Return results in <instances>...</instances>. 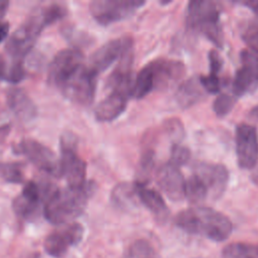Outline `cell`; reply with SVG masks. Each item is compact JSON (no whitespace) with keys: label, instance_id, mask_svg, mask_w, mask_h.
I'll return each mask as SVG.
<instances>
[{"label":"cell","instance_id":"obj_1","mask_svg":"<svg viewBox=\"0 0 258 258\" xmlns=\"http://www.w3.org/2000/svg\"><path fill=\"white\" fill-rule=\"evenodd\" d=\"M175 225L183 232L198 235L215 242H223L233 231L231 220L212 208L194 207L179 212L174 218Z\"/></svg>","mask_w":258,"mask_h":258},{"label":"cell","instance_id":"obj_2","mask_svg":"<svg viewBox=\"0 0 258 258\" xmlns=\"http://www.w3.org/2000/svg\"><path fill=\"white\" fill-rule=\"evenodd\" d=\"M94 186L91 181L82 187L55 188L44 203L45 219L53 225H64L72 222L85 211Z\"/></svg>","mask_w":258,"mask_h":258},{"label":"cell","instance_id":"obj_3","mask_svg":"<svg viewBox=\"0 0 258 258\" xmlns=\"http://www.w3.org/2000/svg\"><path fill=\"white\" fill-rule=\"evenodd\" d=\"M186 23L188 27L204 34L217 46H223L220 8L216 2L207 0L190 1L187 5Z\"/></svg>","mask_w":258,"mask_h":258},{"label":"cell","instance_id":"obj_4","mask_svg":"<svg viewBox=\"0 0 258 258\" xmlns=\"http://www.w3.org/2000/svg\"><path fill=\"white\" fill-rule=\"evenodd\" d=\"M97 75L84 63L60 80L56 87L72 102L89 106L95 97Z\"/></svg>","mask_w":258,"mask_h":258},{"label":"cell","instance_id":"obj_5","mask_svg":"<svg viewBox=\"0 0 258 258\" xmlns=\"http://www.w3.org/2000/svg\"><path fill=\"white\" fill-rule=\"evenodd\" d=\"M47 26L41 8L36 9L10 36L6 51L12 59H21L33 46L41 30Z\"/></svg>","mask_w":258,"mask_h":258},{"label":"cell","instance_id":"obj_6","mask_svg":"<svg viewBox=\"0 0 258 258\" xmlns=\"http://www.w3.org/2000/svg\"><path fill=\"white\" fill-rule=\"evenodd\" d=\"M56 187L49 183H37L29 180L12 202L14 213L22 220L30 221L35 219L40 212V207Z\"/></svg>","mask_w":258,"mask_h":258},{"label":"cell","instance_id":"obj_7","mask_svg":"<svg viewBox=\"0 0 258 258\" xmlns=\"http://www.w3.org/2000/svg\"><path fill=\"white\" fill-rule=\"evenodd\" d=\"M60 167L70 187H82L86 182L87 164L77 152L76 137L66 133L60 137Z\"/></svg>","mask_w":258,"mask_h":258},{"label":"cell","instance_id":"obj_8","mask_svg":"<svg viewBox=\"0 0 258 258\" xmlns=\"http://www.w3.org/2000/svg\"><path fill=\"white\" fill-rule=\"evenodd\" d=\"M13 150L17 154L24 155L47 174L54 177L61 176L60 160L50 148L40 142L30 138L22 139L13 146Z\"/></svg>","mask_w":258,"mask_h":258},{"label":"cell","instance_id":"obj_9","mask_svg":"<svg viewBox=\"0 0 258 258\" xmlns=\"http://www.w3.org/2000/svg\"><path fill=\"white\" fill-rule=\"evenodd\" d=\"M144 4L141 0H95L90 3V12L98 23L109 25L130 17Z\"/></svg>","mask_w":258,"mask_h":258},{"label":"cell","instance_id":"obj_10","mask_svg":"<svg viewBox=\"0 0 258 258\" xmlns=\"http://www.w3.org/2000/svg\"><path fill=\"white\" fill-rule=\"evenodd\" d=\"M133 39L124 35L107 41L93 52L90 57L89 68L96 74L108 69L115 60L121 59L126 54L132 52Z\"/></svg>","mask_w":258,"mask_h":258},{"label":"cell","instance_id":"obj_11","mask_svg":"<svg viewBox=\"0 0 258 258\" xmlns=\"http://www.w3.org/2000/svg\"><path fill=\"white\" fill-rule=\"evenodd\" d=\"M236 156L240 168L252 169L258 161V135L253 125L240 123L235 134Z\"/></svg>","mask_w":258,"mask_h":258},{"label":"cell","instance_id":"obj_12","mask_svg":"<svg viewBox=\"0 0 258 258\" xmlns=\"http://www.w3.org/2000/svg\"><path fill=\"white\" fill-rule=\"evenodd\" d=\"M84 236V227L79 223H70L48 234L44 240L45 252L54 257L60 258L67 254L69 249L78 245Z\"/></svg>","mask_w":258,"mask_h":258},{"label":"cell","instance_id":"obj_13","mask_svg":"<svg viewBox=\"0 0 258 258\" xmlns=\"http://www.w3.org/2000/svg\"><path fill=\"white\" fill-rule=\"evenodd\" d=\"M241 66L237 70L232 88L235 97L253 93L258 88V53L244 49L240 54Z\"/></svg>","mask_w":258,"mask_h":258},{"label":"cell","instance_id":"obj_14","mask_svg":"<svg viewBox=\"0 0 258 258\" xmlns=\"http://www.w3.org/2000/svg\"><path fill=\"white\" fill-rule=\"evenodd\" d=\"M195 173L202 178L209 190V195L213 199H219L226 190L229 171L225 165L221 163L201 162L196 166Z\"/></svg>","mask_w":258,"mask_h":258},{"label":"cell","instance_id":"obj_15","mask_svg":"<svg viewBox=\"0 0 258 258\" xmlns=\"http://www.w3.org/2000/svg\"><path fill=\"white\" fill-rule=\"evenodd\" d=\"M156 181L170 200L180 201L185 198V180L178 166L171 162L164 163L157 169Z\"/></svg>","mask_w":258,"mask_h":258},{"label":"cell","instance_id":"obj_16","mask_svg":"<svg viewBox=\"0 0 258 258\" xmlns=\"http://www.w3.org/2000/svg\"><path fill=\"white\" fill-rule=\"evenodd\" d=\"M84 53L79 48H66L58 51L48 68V82L54 86L66 76L83 64Z\"/></svg>","mask_w":258,"mask_h":258},{"label":"cell","instance_id":"obj_17","mask_svg":"<svg viewBox=\"0 0 258 258\" xmlns=\"http://www.w3.org/2000/svg\"><path fill=\"white\" fill-rule=\"evenodd\" d=\"M148 64L152 71L155 89L166 88L171 83L179 80L185 72L184 64L175 59L157 58Z\"/></svg>","mask_w":258,"mask_h":258},{"label":"cell","instance_id":"obj_18","mask_svg":"<svg viewBox=\"0 0 258 258\" xmlns=\"http://www.w3.org/2000/svg\"><path fill=\"white\" fill-rule=\"evenodd\" d=\"M6 99L10 110L20 121L30 122L36 118V106L24 90L12 88L7 92Z\"/></svg>","mask_w":258,"mask_h":258},{"label":"cell","instance_id":"obj_19","mask_svg":"<svg viewBox=\"0 0 258 258\" xmlns=\"http://www.w3.org/2000/svg\"><path fill=\"white\" fill-rule=\"evenodd\" d=\"M128 96L120 92H111L95 108V118L101 122H111L126 109Z\"/></svg>","mask_w":258,"mask_h":258},{"label":"cell","instance_id":"obj_20","mask_svg":"<svg viewBox=\"0 0 258 258\" xmlns=\"http://www.w3.org/2000/svg\"><path fill=\"white\" fill-rule=\"evenodd\" d=\"M134 183L139 201L155 216L157 220L165 221L168 217L169 211L161 195L155 189L147 187L145 184Z\"/></svg>","mask_w":258,"mask_h":258},{"label":"cell","instance_id":"obj_21","mask_svg":"<svg viewBox=\"0 0 258 258\" xmlns=\"http://www.w3.org/2000/svg\"><path fill=\"white\" fill-rule=\"evenodd\" d=\"M202 85L199 80L189 79L183 82L177 89L175 97L176 101L182 108H187L189 106L198 103L204 96L202 91Z\"/></svg>","mask_w":258,"mask_h":258},{"label":"cell","instance_id":"obj_22","mask_svg":"<svg viewBox=\"0 0 258 258\" xmlns=\"http://www.w3.org/2000/svg\"><path fill=\"white\" fill-rule=\"evenodd\" d=\"M155 89L152 71L147 63L143 67L134 79L131 97L135 99H141Z\"/></svg>","mask_w":258,"mask_h":258},{"label":"cell","instance_id":"obj_23","mask_svg":"<svg viewBox=\"0 0 258 258\" xmlns=\"http://www.w3.org/2000/svg\"><path fill=\"white\" fill-rule=\"evenodd\" d=\"M25 77L23 62L20 59H12L9 63L4 56L0 54V80L9 83H18Z\"/></svg>","mask_w":258,"mask_h":258},{"label":"cell","instance_id":"obj_24","mask_svg":"<svg viewBox=\"0 0 258 258\" xmlns=\"http://www.w3.org/2000/svg\"><path fill=\"white\" fill-rule=\"evenodd\" d=\"M209 190L202 178L194 172L187 180H185V198L194 204L204 202L209 197Z\"/></svg>","mask_w":258,"mask_h":258},{"label":"cell","instance_id":"obj_25","mask_svg":"<svg viewBox=\"0 0 258 258\" xmlns=\"http://www.w3.org/2000/svg\"><path fill=\"white\" fill-rule=\"evenodd\" d=\"M134 197H137L135 183L129 182H122L117 184L111 195L113 203L123 209L129 208V206L133 205Z\"/></svg>","mask_w":258,"mask_h":258},{"label":"cell","instance_id":"obj_26","mask_svg":"<svg viewBox=\"0 0 258 258\" xmlns=\"http://www.w3.org/2000/svg\"><path fill=\"white\" fill-rule=\"evenodd\" d=\"M222 258H258V245L231 243L223 249Z\"/></svg>","mask_w":258,"mask_h":258},{"label":"cell","instance_id":"obj_27","mask_svg":"<svg viewBox=\"0 0 258 258\" xmlns=\"http://www.w3.org/2000/svg\"><path fill=\"white\" fill-rule=\"evenodd\" d=\"M0 176L12 183H20L24 179L22 166L20 163L0 162Z\"/></svg>","mask_w":258,"mask_h":258},{"label":"cell","instance_id":"obj_28","mask_svg":"<svg viewBox=\"0 0 258 258\" xmlns=\"http://www.w3.org/2000/svg\"><path fill=\"white\" fill-rule=\"evenodd\" d=\"M242 39L250 50L258 53V18L252 19L242 31Z\"/></svg>","mask_w":258,"mask_h":258},{"label":"cell","instance_id":"obj_29","mask_svg":"<svg viewBox=\"0 0 258 258\" xmlns=\"http://www.w3.org/2000/svg\"><path fill=\"white\" fill-rule=\"evenodd\" d=\"M236 98L229 94H220L213 103V109L217 116L224 117L228 115L234 108Z\"/></svg>","mask_w":258,"mask_h":258},{"label":"cell","instance_id":"obj_30","mask_svg":"<svg viewBox=\"0 0 258 258\" xmlns=\"http://www.w3.org/2000/svg\"><path fill=\"white\" fill-rule=\"evenodd\" d=\"M44 20L47 25L63 18L67 14V9L61 4L53 3L41 8Z\"/></svg>","mask_w":258,"mask_h":258},{"label":"cell","instance_id":"obj_31","mask_svg":"<svg viewBox=\"0 0 258 258\" xmlns=\"http://www.w3.org/2000/svg\"><path fill=\"white\" fill-rule=\"evenodd\" d=\"M153 252L151 246L143 240L136 241L127 254V258H152Z\"/></svg>","mask_w":258,"mask_h":258},{"label":"cell","instance_id":"obj_32","mask_svg":"<svg viewBox=\"0 0 258 258\" xmlns=\"http://www.w3.org/2000/svg\"><path fill=\"white\" fill-rule=\"evenodd\" d=\"M189 158H190V151L188 150L187 147L179 144L172 145L169 162H171L176 166H180V165H184L189 160Z\"/></svg>","mask_w":258,"mask_h":258},{"label":"cell","instance_id":"obj_33","mask_svg":"<svg viewBox=\"0 0 258 258\" xmlns=\"http://www.w3.org/2000/svg\"><path fill=\"white\" fill-rule=\"evenodd\" d=\"M202 87L204 90L211 94H216L220 91L221 88V81L219 76L209 74L207 76H201L199 79Z\"/></svg>","mask_w":258,"mask_h":258},{"label":"cell","instance_id":"obj_34","mask_svg":"<svg viewBox=\"0 0 258 258\" xmlns=\"http://www.w3.org/2000/svg\"><path fill=\"white\" fill-rule=\"evenodd\" d=\"M209 62H210V74L218 76L220 71L222 70L223 60L217 50L213 49L209 52Z\"/></svg>","mask_w":258,"mask_h":258},{"label":"cell","instance_id":"obj_35","mask_svg":"<svg viewBox=\"0 0 258 258\" xmlns=\"http://www.w3.org/2000/svg\"><path fill=\"white\" fill-rule=\"evenodd\" d=\"M10 25L7 21H0V43L8 36Z\"/></svg>","mask_w":258,"mask_h":258},{"label":"cell","instance_id":"obj_36","mask_svg":"<svg viewBox=\"0 0 258 258\" xmlns=\"http://www.w3.org/2000/svg\"><path fill=\"white\" fill-rule=\"evenodd\" d=\"M240 3L247 6L253 12L258 14V1H246V2H240Z\"/></svg>","mask_w":258,"mask_h":258},{"label":"cell","instance_id":"obj_37","mask_svg":"<svg viewBox=\"0 0 258 258\" xmlns=\"http://www.w3.org/2000/svg\"><path fill=\"white\" fill-rule=\"evenodd\" d=\"M19 258H39V254L36 253V252H29Z\"/></svg>","mask_w":258,"mask_h":258},{"label":"cell","instance_id":"obj_38","mask_svg":"<svg viewBox=\"0 0 258 258\" xmlns=\"http://www.w3.org/2000/svg\"><path fill=\"white\" fill-rule=\"evenodd\" d=\"M251 179H252V181H253L255 184L258 185V167L253 171V173H252V175H251Z\"/></svg>","mask_w":258,"mask_h":258},{"label":"cell","instance_id":"obj_39","mask_svg":"<svg viewBox=\"0 0 258 258\" xmlns=\"http://www.w3.org/2000/svg\"><path fill=\"white\" fill-rule=\"evenodd\" d=\"M7 6H8V2L0 1V15L5 12V10L7 9Z\"/></svg>","mask_w":258,"mask_h":258},{"label":"cell","instance_id":"obj_40","mask_svg":"<svg viewBox=\"0 0 258 258\" xmlns=\"http://www.w3.org/2000/svg\"><path fill=\"white\" fill-rule=\"evenodd\" d=\"M253 116H255L257 119H258V107H256L255 109H253V111L251 112Z\"/></svg>","mask_w":258,"mask_h":258}]
</instances>
